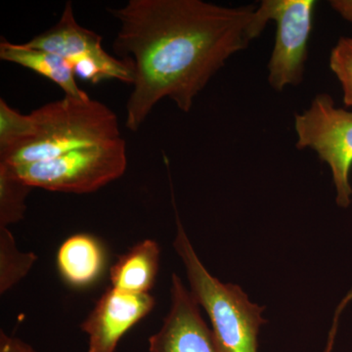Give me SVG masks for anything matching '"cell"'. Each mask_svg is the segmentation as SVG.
Segmentation results:
<instances>
[{
    "label": "cell",
    "mask_w": 352,
    "mask_h": 352,
    "mask_svg": "<svg viewBox=\"0 0 352 352\" xmlns=\"http://www.w3.org/2000/svg\"><path fill=\"white\" fill-rule=\"evenodd\" d=\"M36 133L28 142L0 155L8 166L36 163L122 138L116 113L101 102L65 95L31 113Z\"/></svg>",
    "instance_id": "2"
},
{
    "label": "cell",
    "mask_w": 352,
    "mask_h": 352,
    "mask_svg": "<svg viewBox=\"0 0 352 352\" xmlns=\"http://www.w3.org/2000/svg\"><path fill=\"white\" fill-rule=\"evenodd\" d=\"M329 3L344 20L352 23V0H332Z\"/></svg>",
    "instance_id": "18"
},
{
    "label": "cell",
    "mask_w": 352,
    "mask_h": 352,
    "mask_svg": "<svg viewBox=\"0 0 352 352\" xmlns=\"http://www.w3.org/2000/svg\"><path fill=\"white\" fill-rule=\"evenodd\" d=\"M9 166L14 175L32 188L92 193L124 175L127 166L126 146L120 138L46 161Z\"/></svg>",
    "instance_id": "4"
},
{
    "label": "cell",
    "mask_w": 352,
    "mask_h": 352,
    "mask_svg": "<svg viewBox=\"0 0 352 352\" xmlns=\"http://www.w3.org/2000/svg\"><path fill=\"white\" fill-rule=\"evenodd\" d=\"M32 188L14 175L10 166L0 163V227L7 228L23 219L25 199Z\"/></svg>",
    "instance_id": "14"
},
{
    "label": "cell",
    "mask_w": 352,
    "mask_h": 352,
    "mask_svg": "<svg viewBox=\"0 0 352 352\" xmlns=\"http://www.w3.org/2000/svg\"><path fill=\"white\" fill-rule=\"evenodd\" d=\"M36 256L20 252L6 227H0V293H6L31 270Z\"/></svg>",
    "instance_id": "13"
},
{
    "label": "cell",
    "mask_w": 352,
    "mask_h": 352,
    "mask_svg": "<svg viewBox=\"0 0 352 352\" xmlns=\"http://www.w3.org/2000/svg\"><path fill=\"white\" fill-rule=\"evenodd\" d=\"M23 44L64 58L76 76L94 85L105 80L133 85V69L129 62L111 56L102 47L101 36L76 22L71 1L65 4L56 25Z\"/></svg>",
    "instance_id": "6"
},
{
    "label": "cell",
    "mask_w": 352,
    "mask_h": 352,
    "mask_svg": "<svg viewBox=\"0 0 352 352\" xmlns=\"http://www.w3.org/2000/svg\"><path fill=\"white\" fill-rule=\"evenodd\" d=\"M156 305L150 294H129L109 288L82 324L88 352H116L120 339Z\"/></svg>",
    "instance_id": "9"
},
{
    "label": "cell",
    "mask_w": 352,
    "mask_h": 352,
    "mask_svg": "<svg viewBox=\"0 0 352 352\" xmlns=\"http://www.w3.org/2000/svg\"><path fill=\"white\" fill-rule=\"evenodd\" d=\"M0 58L3 61L20 65L47 78L64 90L65 95L76 98H87L88 95L76 85L75 72L66 59L47 52L25 46L23 43H11L1 38Z\"/></svg>",
    "instance_id": "10"
},
{
    "label": "cell",
    "mask_w": 352,
    "mask_h": 352,
    "mask_svg": "<svg viewBox=\"0 0 352 352\" xmlns=\"http://www.w3.org/2000/svg\"><path fill=\"white\" fill-rule=\"evenodd\" d=\"M108 11L120 23L113 50L133 69L126 126L134 132L164 98L190 112L210 78L268 24L259 6L201 0H129Z\"/></svg>",
    "instance_id": "1"
},
{
    "label": "cell",
    "mask_w": 352,
    "mask_h": 352,
    "mask_svg": "<svg viewBox=\"0 0 352 352\" xmlns=\"http://www.w3.org/2000/svg\"><path fill=\"white\" fill-rule=\"evenodd\" d=\"M171 307L159 332L149 339L150 352H219L212 330L199 303L178 275L171 280Z\"/></svg>",
    "instance_id": "8"
},
{
    "label": "cell",
    "mask_w": 352,
    "mask_h": 352,
    "mask_svg": "<svg viewBox=\"0 0 352 352\" xmlns=\"http://www.w3.org/2000/svg\"><path fill=\"white\" fill-rule=\"evenodd\" d=\"M103 248L88 234H76L60 245L57 265L61 276L72 286L85 287L99 277L103 270Z\"/></svg>",
    "instance_id": "12"
},
{
    "label": "cell",
    "mask_w": 352,
    "mask_h": 352,
    "mask_svg": "<svg viewBox=\"0 0 352 352\" xmlns=\"http://www.w3.org/2000/svg\"><path fill=\"white\" fill-rule=\"evenodd\" d=\"M173 203L177 227L173 247L186 268L192 295L210 317L219 352H258L259 329L267 322L261 316L264 307L252 303L237 285L222 283L206 270Z\"/></svg>",
    "instance_id": "3"
},
{
    "label": "cell",
    "mask_w": 352,
    "mask_h": 352,
    "mask_svg": "<svg viewBox=\"0 0 352 352\" xmlns=\"http://www.w3.org/2000/svg\"><path fill=\"white\" fill-rule=\"evenodd\" d=\"M346 307V303L342 302L336 310L335 318H333L332 328H331L330 333H329L327 346H326L324 352H332L333 344H335L336 336H337L338 325H339V320L340 314H342V310Z\"/></svg>",
    "instance_id": "19"
},
{
    "label": "cell",
    "mask_w": 352,
    "mask_h": 352,
    "mask_svg": "<svg viewBox=\"0 0 352 352\" xmlns=\"http://www.w3.org/2000/svg\"><path fill=\"white\" fill-rule=\"evenodd\" d=\"M296 147L309 148L330 166L336 201L340 208L351 204L352 112L336 107L331 95H317L307 110L295 115Z\"/></svg>",
    "instance_id": "5"
},
{
    "label": "cell",
    "mask_w": 352,
    "mask_h": 352,
    "mask_svg": "<svg viewBox=\"0 0 352 352\" xmlns=\"http://www.w3.org/2000/svg\"><path fill=\"white\" fill-rule=\"evenodd\" d=\"M161 250L157 242L145 240L120 256L110 270L112 288L129 294H149L159 271Z\"/></svg>",
    "instance_id": "11"
},
{
    "label": "cell",
    "mask_w": 352,
    "mask_h": 352,
    "mask_svg": "<svg viewBox=\"0 0 352 352\" xmlns=\"http://www.w3.org/2000/svg\"><path fill=\"white\" fill-rule=\"evenodd\" d=\"M314 0H263L264 17L276 23L274 48L268 63V83L276 91L300 85L314 27Z\"/></svg>",
    "instance_id": "7"
},
{
    "label": "cell",
    "mask_w": 352,
    "mask_h": 352,
    "mask_svg": "<svg viewBox=\"0 0 352 352\" xmlns=\"http://www.w3.org/2000/svg\"><path fill=\"white\" fill-rule=\"evenodd\" d=\"M0 352H36L22 340L10 337L6 333H0Z\"/></svg>",
    "instance_id": "17"
},
{
    "label": "cell",
    "mask_w": 352,
    "mask_h": 352,
    "mask_svg": "<svg viewBox=\"0 0 352 352\" xmlns=\"http://www.w3.org/2000/svg\"><path fill=\"white\" fill-rule=\"evenodd\" d=\"M330 68L337 76L344 92V102L352 107V38H340L330 54Z\"/></svg>",
    "instance_id": "16"
},
{
    "label": "cell",
    "mask_w": 352,
    "mask_h": 352,
    "mask_svg": "<svg viewBox=\"0 0 352 352\" xmlns=\"http://www.w3.org/2000/svg\"><path fill=\"white\" fill-rule=\"evenodd\" d=\"M36 133L32 113L23 115L0 99V155L19 147Z\"/></svg>",
    "instance_id": "15"
}]
</instances>
